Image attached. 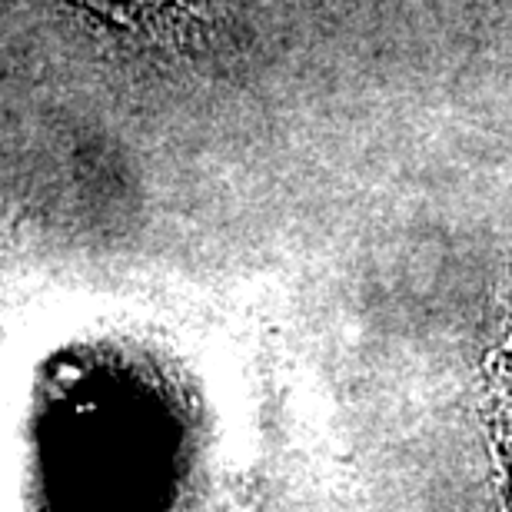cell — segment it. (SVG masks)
<instances>
[{
    "label": "cell",
    "instance_id": "cell-1",
    "mask_svg": "<svg viewBox=\"0 0 512 512\" xmlns=\"http://www.w3.org/2000/svg\"><path fill=\"white\" fill-rule=\"evenodd\" d=\"M87 4H94L97 10L114 14V17H143V14H153L163 0H87Z\"/></svg>",
    "mask_w": 512,
    "mask_h": 512
}]
</instances>
